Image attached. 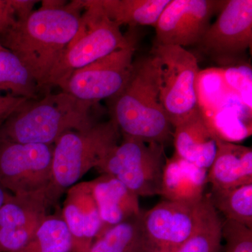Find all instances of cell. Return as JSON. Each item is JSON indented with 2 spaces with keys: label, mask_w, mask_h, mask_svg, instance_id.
Returning <instances> with one entry per match:
<instances>
[{
  "label": "cell",
  "mask_w": 252,
  "mask_h": 252,
  "mask_svg": "<svg viewBox=\"0 0 252 252\" xmlns=\"http://www.w3.org/2000/svg\"><path fill=\"white\" fill-rule=\"evenodd\" d=\"M89 182L103 223L102 232L142 212L139 197L115 177L102 175Z\"/></svg>",
  "instance_id": "2e32d148"
},
{
  "label": "cell",
  "mask_w": 252,
  "mask_h": 252,
  "mask_svg": "<svg viewBox=\"0 0 252 252\" xmlns=\"http://www.w3.org/2000/svg\"><path fill=\"white\" fill-rule=\"evenodd\" d=\"M31 71L9 50L0 46V91L16 97L38 99L40 91Z\"/></svg>",
  "instance_id": "44dd1931"
},
{
  "label": "cell",
  "mask_w": 252,
  "mask_h": 252,
  "mask_svg": "<svg viewBox=\"0 0 252 252\" xmlns=\"http://www.w3.org/2000/svg\"><path fill=\"white\" fill-rule=\"evenodd\" d=\"M17 22L11 0H0V34H3Z\"/></svg>",
  "instance_id": "83f0119b"
},
{
  "label": "cell",
  "mask_w": 252,
  "mask_h": 252,
  "mask_svg": "<svg viewBox=\"0 0 252 252\" xmlns=\"http://www.w3.org/2000/svg\"><path fill=\"white\" fill-rule=\"evenodd\" d=\"M199 108L202 114H211L223 107L225 96L230 90L225 84L222 69L200 71L196 82Z\"/></svg>",
  "instance_id": "d4e9b609"
},
{
  "label": "cell",
  "mask_w": 252,
  "mask_h": 252,
  "mask_svg": "<svg viewBox=\"0 0 252 252\" xmlns=\"http://www.w3.org/2000/svg\"><path fill=\"white\" fill-rule=\"evenodd\" d=\"M166 158L164 145L124 136L95 167L102 175L115 177L137 196L160 195Z\"/></svg>",
  "instance_id": "8992f818"
},
{
  "label": "cell",
  "mask_w": 252,
  "mask_h": 252,
  "mask_svg": "<svg viewBox=\"0 0 252 252\" xmlns=\"http://www.w3.org/2000/svg\"><path fill=\"white\" fill-rule=\"evenodd\" d=\"M174 128L172 137L176 155L208 170L216 156L219 138L207 124L200 109Z\"/></svg>",
  "instance_id": "9a60e30c"
},
{
  "label": "cell",
  "mask_w": 252,
  "mask_h": 252,
  "mask_svg": "<svg viewBox=\"0 0 252 252\" xmlns=\"http://www.w3.org/2000/svg\"><path fill=\"white\" fill-rule=\"evenodd\" d=\"M39 1L34 0H11L17 21H25L33 12V8Z\"/></svg>",
  "instance_id": "f546056e"
},
{
  "label": "cell",
  "mask_w": 252,
  "mask_h": 252,
  "mask_svg": "<svg viewBox=\"0 0 252 252\" xmlns=\"http://www.w3.org/2000/svg\"><path fill=\"white\" fill-rule=\"evenodd\" d=\"M221 220L208 197L205 211L193 234L174 252H220Z\"/></svg>",
  "instance_id": "cb8c5ba5"
},
{
  "label": "cell",
  "mask_w": 252,
  "mask_h": 252,
  "mask_svg": "<svg viewBox=\"0 0 252 252\" xmlns=\"http://www.w3.org/2000/svg\"><path fill=\"white\" fill-rule=\"evenodd\" d=\"M136 40L75 71L63 86V92L84 102L96 104L112 98L130 79L133 67Z\"/></svg>",
  "instance_id": "9c48e42d"
},
{
  "label": "cell",
  "mask_w": 252,
  "mask_h": 252,
  "mask_svg": "<svg viewBox=\"0 0 252 252\" xmlns=\"http://www.w3.org/2000/svg\"><path fill=\"white\" fill-rule=\"evenodd\" d=\"M142 217L143 211L104 230L89 252H147Z\"/></svg>",
  "instance_id": "d6986e66"
},
{
  "label": "cell",
  "mask_w": 252,
  "mask_h": 252,
  "mask_svg": "<svg viewBox=\"0 0 252 252\" xmlns=\"http://www.w3.org/2000/svg\"><path fill=\"white\" fill-rule=\"evenodd\" d=\"M207 183L212 190L252 184L251 147L219 139L216 156L207 172Z\"/></svg>",
  "instance_id": "e0dca14e"
},
{
  "label": "cell",
  "mask_w": 252,
  "mask_h": 252,
  "mask_svg": "<svg viewBox=\"0 0 252 252\" xmlns=\"http://www.w3.org/2000/svg\"><path fill=\"white\" fill-rule=\"evenodd\" d=\"M207 172L175 154L165 160L160 195L170 201L199 203L205 197Z\"/></svg>",
  "instance_id": "ac0fdd59"
},
{
  "label": "cell",
  "mask_w": 252,
  "mask_h": 252,
  "mask_svg": "<svg viewBox=\"0 0 252 252\" xmlns=\"http://www.w3.org/2000/svg\"><path fill=\"white\" fill-rule=\"evenodd\" d=\"M222 1L170 0L155 26L154 45H198Z\"/></svg>",
  "instance_id": "7c38bea8"
},
{
  "label": "cell",
  "mask_w": 252,
  "mask_h": 252,
  "mask_svg": "<svg viewBox=\"0 0 252 252\" xmlns=\"http://www.w3.org/2000/svg\"><path fill=\"white\" fill-rule=\"evenodd\" d=\"M26 100L28 99L14 97L9 94L6 95L0 94V123L9 117Z\"/></svg>",
  "instance_id": "f1b7e54d"
},
{
  "label": "cell",
  "mask_w": 252,
  "mask_h": 252,
  "mask_svg": "<svg viewBox=\"0 0 252 252\" xmlns=\"http://www.w3.org/2000/svg\"><path fill=\"white\" fill-rule=\"evenodd\" d=\"M11 193H10L8 190L4 188L1 185H0V209L3 206L5 202L8 200Z\"/></svg>",
  "instance_id": "1f68e13d"
},
{
  "label": "cell",
  "mask_w": 252,
  "mask_h": 252,
  "mask_svg": "<svg viewBox=\"0 0 252 252\" xmlns=\"http://www.w3.org/2000/svg\"><path fill=\"white\" fill-rule=\"evenodd\" d=\"M207 197L199 203L164 200L147 212L142 221L147 252H174L196 229Z\"/></svg>",
  "instance_id": "8fae6325"
},
{
  "label": "cell",
  "mask_w": 252,
  "mask_h": 252,
  "mask_svg": "<svg viewBox=\"0 0 252 252\" xmlns=\"http://www.w3.org/2000/svg\"><path fill=\"white\" fill-rule=\"evenodd\" d=\"M0 46H1V44H0Z\"/></svg>",
  "instance_id": "d6a6232c"
},
{
  "label": "cell",
  "mask_w": 252,
  "mask_h": 252,
  "mask_svg": "<svg viewBox=\"0 0 252 252\" xmlns=\"http://www.w3.org/2000/svg\"><path fill=\"white\" fill-rule=\"evenodd\" d=\"M160 64V96L173 127L199 109L196 82L200 69L195 55L178 46L154 45Z\"/></svg>",
  "instance_id": "52a82bcc"
},
{
  "label": "cell",
  "mask_w": 252,
  "mask_h": 252,
  "mask_svg": "<svg viewBox=\"0 0 252 252\" xmlns=\"http://www.w3.org/2000/svg\"><path fill=\"white\" fill-rule=\"evenodd\" d=\"M170 0H98L107 16L118 26H154Z\"/></svg>",
  "instance_id": "ffe728a7"
},
{
  "label": "cell",
  "mask_w": 252,
  "mask_h": 252,
  "mask_svg": "<svg viewBox=\"0 0 252 252\" xmlns=\"http://www.w3.org/2000/svg\"><path fill=\"white\" fill-rule=\"evenodd\" d=\"M84 12L76 35L67 46L46 82L45 90L62 89L73 73L123 49L135 39L107 16L98 0H81Z\"/></svg>",
  "instance_id": "5b68a950"
},
{
  "label": "cell",
  "mask_w": 252,
  "mask_h": 252,
  "mask_svg": "<svg viewBox=\"0 0 252 252\" xmlns=\"http://www.w3.org/2000/svg\"><path fill=\"white\" fill-rule=\"evenodd\" d=\"M208 198L215 210L221 212L226 220L252 228V184L212 190Z\"/></svg>",
  "instance_id": "7402d4cb"
},
{
  "label": "cell",
  "mask_w": 252,
  "mask_h": 252,
  "mask_svg": "<svg viewBox=\"0 0 252 252\" xmlns=\"http://www.w3.org/2000/svg\"><path fill=\"white\" fill-rule=\"evenodd\" d=\"M222 71L225 84L230 90L238 94L244 104L252 112L251 67H230Z\"/></svg>",
  "instance_id": "4316f807"
},
{
  "label": "cell",
  "mask_w": 252,
  "mask_h": 252,
  "mask_svg": "<svg viewBox=\"0 0 252 252\" xmlns=\"http://www.w3.org/2000/svg\"><path fill=\"white\" fill-rule=\"evenodd\" d=\"M84 10L81 0L60 9L39 8L0 34V44L22 61L45 89L50 74L77 34Z\"/></svg>",
  "instance_id": "6da1fadb"
},
{
  "label": "cell",
  "mask_w": 252,
  "mask_h": 252,
  "mask_svg": "<svg viewBox=\"0 0 252 252\" xmlns=\"http://www.w3.org/2000/svg\"><path fill=\"white\" fill-rule=\"evenodd\" d=\"M68 3L64 0H44L41 1L42 9H60L65 6Z\"/></svg>",
  "instance_id": "4dcf8cb0"
},
{
  "label": "cell",
  "mask_w": 252,
  "mask_h": 252,
  "mask_svg": "<svg viewBox=\"0 0 252 252\" xmlns=\"http://www.w3.org/2000/svg\"><path fill=\"white\" fill-rule=\"evenodd\" d=\"M223 252H252V228L230 220L221 221Z\"/></svg>",
  "instance_id": "484cf974"
},
{
  "label": "cell",
  "mask_w": 252,
  "mask_h": 252,
  "mask_svg": "<svg viewBox=\"0 0 252 252\" xmlns=\"http://www.w3.org/2000/svg\"><path fill=\"white\" fill-rule=\"evenodd\" d=\"M252 44V0L225 1L198 44L204 54L225 65L238 63Z\"/></svg>",
  "instance_id": "30bf717a"
},
{
  "label": "cell",
  "mask_w": 252,
  "mask_h": 252,
  "mask_svg": "<svg viewBox=\"0 0 252 252\" xmlns=\"http://www.w3.org/2000/svg\"><path fill=\"white\" fill-rule=\"evenodd\" d=\"M52 205L46 194H11L0 209V252H14L25 246L49 216Z\"/></svg>",
  "instance_id": "4fadbf2b"
},
{
  "label": "cell",
  "mask_w": 252,
  "mask_h": 252,
  "mask_svg": "<svg viewBox=\"0 0 252 252\" xmlns=\"http://www.w3.org/2000/svg\"><path fill=\"white\" fill-rule=\"evenodd\" d=\"M14 252H73L72 236L62 217L49 215L32 238Z\"/></svg>",
  "instance_id": "603a6c76"
},
{
  "label": "cell",
  "mask_w": 252,
  "mask_h": 252,
  "mask_svg": "<svg viewBox=\"0 0 252 252\" xmlns=\"http://www.w3.org/2000/svg\"><path fill=\"white\" fill-rule=\"evenodd\" d=\"M67 192L61 217L72 236L73 252H89L103 230L90 182L76 184Z\"/></svg>",
  "instance_id": "5bb4252c"
},
{
  "label": "cell",
  "mask_w": 252,
  "mask_h": 252,
  "mask_svg": "<svg viewBox=\"0 0 252 252\" xmlns=\"http://www.w3.org/2000/svg\"><path fill=\"white\" fill-rule=\"evenodd\" d=\"M160 64L157 56L135 60L124 89L109 99L111 119L125 137L162 144L172 136L160 96Z\"/></svg>",
  "instance_id": "7a4b0ae2"
},
{
  "label": "cell",
  "mask_w": 252,
  "mask_h": 252,
  "mask_svg": "<svg viewBox=\"0 0 252 252\" xmlns=\"http://www.w3.org/2000/svg\"><path fill=\"white\" fill-rule=\"evenodd\" d=\"M119 131L114 121L94 123L81 130H70L55 142L49 198L54 204L85 174L95 168L109 149L118 144Z\"/></svg>",
  "instance_id": "277c9868"
},
{
  "label": "cell",
  "mask_w": 252,
  "mask_h": 252,
  "mask_svg": "<svg viewBox=\"0 0 252 252\" xmlns=\"http://www.w3.org/2000/svg\"><path fill=\"white\" fill-rule=\"evenodd\" d=\"M54 146L0 140V185L12 195L49 198Z\"/></svg>",
  "instance_id": "ba28073f"
},
{
  "label": "cell",
  "mask_w": 252,
  "mask_h": 252,
  "mask_svg": "<svg viewBox=\"0 0 252 252\" xmlns=\"http://www.w3.org/2000/svg\"><path fill=\"white\" fill-rule=\"evenodd\" d=\"M94 104L62 92L30 99L0 123V140L26 144H54L63 134L94 124Z\"/></svg>",
  "instance_id": "3957f363"
}]
</instances>
